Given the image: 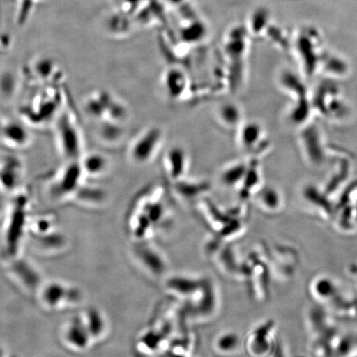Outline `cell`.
<instances>
[{
    "label": "cell",
    "mask_w": 357,
    "mask_h": 357,
    "mask_svg": "<svg viewBox=\"0 0 357 357\" xmlns=\"http://www.w3.org/2000/svg\"><path fill=\"white\" fill-rule=\"evenodd\" d=\"M165 133L162 128L151 126L144 129L132 141L128 158L137 166H146L153 162L162 150Z\"/></svg>",
    "instance_id": "cell-1"
},
{
    "label": "cell",
    "mask_w": 357,
    "mask_h": 357,
    "mask_svg": "<svg viewBox=\"0 0 357 357\" xmlns=\"http://www.w3.org/2000/svg\"><path fill=\"white\" fill-rule=\"evenodd\" d=\"M58 140L63 153L70 159L78 158L82 149L77 128L68 116H63L57 125Z\"/></svg>",
    "instance_id": "cell-2"
},
{
    "label": "cell",
    "mask_w": 357,
    "mask_h": 357,
    "mask_svg": "<svg viewBox=\"0 0 357 357\" xmlns=\"http://www.w3.org/2000/svg\"><path fill=\"white\" fill-rule=\"evenodd\" d=\"M190 165L189 155L182 146H173L167 151L164 167L169 180L176 182L185 178Z\"/></svg>",
    "instance_id": "cell-3"
},
{
    "label": "cell",
    "mask_w": 357,
    "mask_h": 357,
    "mask_svg": "<svg viewBox=\"0 0 357 357\" xmlns=\"http://www.w3.org/2000/svg\"><path fill=\"white\" fill-rule=\"evenodd\" d=\"M264 130L260 124L254 122L245 123L241 125L238 129V144L243 151L248 153H258L261 141L264 140Z\"/></svg>",
    "instance_id": "cell-4"
},
{
    "label": "cell",
    "mask_w": 357,
    "mask_h": 357,
    "mask_svg": "<svg viewBox=\"0 0 357 357\" xmlns=\"http://www.w3.org/2000/svg\"><path fill=\"white\" fill-rule=\"evenodd\" d=\"M215 118L218 123L227 130H238L243 123V113L241 107L234 102H225L218 105L215 109Z\"/></svg>",
    "instance_id": "cell-5"
},
{
    "label": "cell",
    "mask_w": 357,
    "mask_h": 357,
    "mask_svg": "<svg viewBox=\"0 0 357 357\" xmlns=\"http://www.w3.org/2000/svg\"><path fill=\"white\" fill-rule=\"evenodd\" d=\"M65 341L74 349L84 350L87 348L91 337L83 321H71L64 333Z\"/></svg>",
    "instance_id": "cell-6"
},
{
    "label": "cell",
    "mask_w": 357,
    "mask_h": 357,
    "mask_svg": "<svg viewBox=\"0 0 357 357\" xmlns=\"http://www.w3.org/2000/svg\"><path fill=\"white\" fill-rule=\"evenodd\" d=\"M21 177V167L16 158H7L0 163V187L3 190H15Z\"/></svg>",
    "instance_id": "cell-7"
},
{
    "label": "cell",
    "mask_w": 357,
    "mask_h": 357,
    "mask_svg": "<svg viewBox=\"0 0 357 357\" xmlns=\"http://www.w3.org/2000/svg\"><path fill=\"white\" fill-rule=\"evenodd\" d=\"M248 169L247 165L240 162L227 165L221 169L220 175H218L221 185L229 189H239Z\"/></svg>",
    "instance_id": "cell-8"
},
{
    "label": "cell",
    "mask_w": 357,
    "mask_h": 357,
    "mask_svg": "<svg viewBox=\"0 0 357 357\" xmlns=\"http://www.w3.org/2000/svg\"><path fill=\"white\" fill-rule=\"evenodd\" d=\"M80 167L82 172L91 177H100L105 175L110 166L107 156L99 153L89 154L82 160Z\"/></svg>",
    "instance_id": "cell-9"
},
{
    "label": "cell",
    "mask_w": 357,
    "mask_h": 357,
    "mask_svg": "<svg viewBox=\"0 0 357 357\" xmlns=\"http://www.w3.org/2000/svg\"><path fill=\"white\" fill-rule=\"evenodd\" d=\"M186 79L185 75L180 71H169L167 75H165L163 86L167 96L176 100L184 96L188 86Z\"/></svg>",
    "instance_id": "cell-10"
},
{
    "label": "cell",
    "mask_w": 357,
    "mask_h": 357,
    "mask_svg": "<svg viewBox=\"0 0 357 357\" xmlns=\"http://www.w3.org/2000/svg\"><path fill=\"white\" fill-rule=\"evenodd\" d=\"M1 137L13 146L28 144L29 133L24 126L15 122L3 123Z\"/></svg>",
    "instance_id": "cell-11"
},
{
    "label": "cell",
    "mask_w": 357,
    "mask_h": 357,
    "mask_svg": "<svg viewBox=\"0 0 357 357\" xmlns=\"http://www.w3.org/2000/svg\"><path fill=\"white\" fill-rule=\"evenodd\" d=\"M70 290L67 289L61 284H49L44 289L42 294L43 301L45 305L49 307H57L65 300V296H68ZM67 300V298H66Z\"/></svg>",
    "instance_id": "cell-12"
},
{
    "label": "cell",
    "mask_w": 357,
    "mask_h": 357,
    "mask_svg": "<svg viewBox=\"0 0 357 357\" xmlns=\"http://www.w3.org/2000/svg\"><path fill=\"white\" fill-rule=\"evenodd\" d=\"M83 323L86 326L91 337H93L91 339H98L104 333L105 328V321L97 310H89L86 316V320L83 321Z\"/></svg>",
    "instance_id": "cell-13"
},
{
    "label": "cell",
    "mask_w": 357,
    "mask_h": 357,
    "mask_svg": "<svg viewBox=\"0 0 357 357\" xmlns=\"http://www.w3.org/2000/svg\"><path fill=\"white\" fill-rule=\"evenodd\" d=\"M17 80L15 75L6 73L0 75V96L8 99L13 96L16 91Z\"/></svg>",
    "instance_id": "cell-14"
},
{
    "label": "cell",
    "mask_w": 357,
    "mask_h": 357,
    "mask_svg": "<svg viewBox=\"0 0 357 357\" xmlns=\"http://www.w3.org/2000/svg\"><path fill=\"white\" fill-rule=\"evenodd\" d=\"M258 199L262 206L272 208L276 206L275 204L279 202V195L278 191L270 187H265L264 189L259 191Z\"/></svg>",
    "instance_id": "cell-15"
},
{
    "label": "cell",
    "mask_w": 357,
    "mask_h": 357,
    "mask_svg": "<svg viewBox=\"0 0 357 357\" xmlns=\"http://www.w3.org/2000/svg\"><path fill=\"white\" fill-rule=\"evenodd\" d=\"M236 343H238V338L234 334H225L218 339L217 349L223 352H230L238 346Z\"/></svg>",
    "instance_id": "cell-16"
},
{
    "label": "cell",
    "mask_w": 357,
    "mask_h": 357,
    "mask_svg": "<svg viewBox=\"0 0 357 357\" xmlns=\"http://www.w3.org/2000/svg\"><path fill=\"white\" fill-rule=\"evenodd\" d=\"M175 281H176V282L180 284H185V293H189L188 291H187V290H189L188 289L190 287V284H191L192 283H194L193 281L188 280L178 279V280H175ZM169 285H171L172 289H174L175 290H178V289L181 288V289L178 290V292H180L181 294H185L184 287H181V285H178L176 283H173V282H172V281H171V284H169Z\"/></svg>",
    "instance_id": "cell-17"
},
{
    "label": "cell",
    "mask_w": 357,
    "mask_h": 357,
    "mask_svg": "<svg viewBox=\"0 0 357 357\" xmlns=\"http://www.w3.org/2000/svg\"><path fill=\"white\" fill-rule=\"evenodd\" d=\"M4 205H6V203H4V199L1 196H0V216H1L2 213L4 211Z\"/></svg>",
    "instance_id": "cell-18"
}]
</instances>
